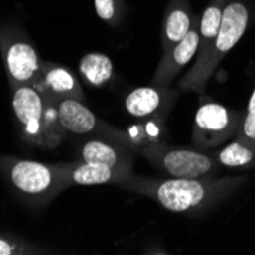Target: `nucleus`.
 Segmentation results:
<instances>
[{
	"label": "nucleus",
	"mask_w": 255,
	"mask_h": 255,
	"mask_svg": "<svg viewBox=\"0 0 255 255\" xmlns=\"http://www.w3.org/2000/svg\"><path fill=\"white\" fill-rule=\"evenodd\" d=\"M58 100L41 94L32 84L14 89L12 109L25 141L52 148L60 144L64 128L58 117Z\"/></svg>",
	"instance_id": "f257e3e1"
},
{
	"label": "nucleus",
	"mask_w": 255,
	"mask_h": 255,
	"mask_svg": "<svg viewBox=\"0 0 255 255\" xmlns=\"http://www.w3.org/2000/svg\"><path fill=\"white\" fill-rule=\"evenodd\" d=\"M0 171L12 188L29 202L43 203L54 199L66 187L63 165L0 156Z\"/></svg>",
	"instance_id": "f03ea898"
},
{
	"label": "nucleus",
	"mask_w": 255,
	"mask_h": 255,
	"mask_svg": "<svg viewBox=\"0 0 255 255\" xmlns=\"http://www.w3.org/2000/svg\"><path fill=\"white\" fill-rule=\"evenodd\" d=\"M136 188L154 197L162 206L173 213H185L199 206L206 197V187L197 179H168L162 182L139 183Z\"/></svg>",
	"instance_id": "7ed1b4c3"
},
{
	"label": "nucleus",
	"mask_w": 255,
	"mask_h": 255,
	"mask_svg": "<svg viewBox=\"0 0 255 255\" xmlns=\"http://www.w3.org/2000/svg\"><path fill=\"white\" fill-rule=\"evenodd\" d=\"M147 156L165 173L177 179H199L210 173L213 168V162L210 157L193 150H151L147 153Z\"/></svg>",
	"instance_id": "20e7f679"
},
{
	"label": "nucleus",
	"mask_w": 255,
	"mask_h": 255,
	"mask_svg": "<svg viewBox=\"0 0 255 255\" xmlns=\"http://www.w3.org/2000/svg\"><path fill=\"white\" fill-rule=\"evenodd\" d=\"M3 60L14 89L25 84H34L41 74L43 63L40 61L34 46L28 41L17 40L9 43L3 51Z\"/></svg>",
	"instance_id": "39448f33"
},
{
	"label": "nucleus",
	"mask_w": 255,
	"mask_h": 255,
	"mask_svg": "<svg viewBox=\"0 0 255 255\" xmlns=\"http://www.w3.org/2000/svg\"><path fill=\"white\" fill-rule=\"evenodd\" d=\"M41 94L51 95L57 100L75 98L83 101L84 95L75 75L69 69L57 64H41V74L32 84Z\"/></svg>",
	"instance_id": "423d86ee"
},
{
	"label": "nucleus",
	"mask_w": 255,
	"mask_h": 255,
	"mask_svg": "<svg viewBox=\"0 0 255 255\" xmlns=\"http://www.w3.org/2000/svg\"><path fill=\"white\" fill-rule=\"evenodd\" d=\"M248 20V8L242 2H231L223 8L220 29L213 43L216 55L214 58L223 57L239 43L246 31Z\"/></svg>",
	"instance_id": "0eeeda50"
},
{
	"label": "nucleus",
	"mask_w": 255,
	"mask_h": 255,
	"mask_svg": "<svg viewBox=\"0 0 255 255\" xmlns=\"http://www.w3.org/2000/svg\"><path fill=\"white\" fill-rule=\"evenodd\" d=\"M200 46V34L199 31L190 29V32L185 35L174 48L171 49V54L162 61L159 66L156 75L153 77V83L157 86H165L168 84L180 69L193 60L197 49Z\"/></svg>",
	"instance_id": "6e6552de"
},
{
	"label": "nucleus",
	"mask_w": 255,
	"mask_h": 255,
	"mask_svg": "<svg viewBox=\"0 0 255 255\" xmlns=\"http://www.w3.org/2000/svg\"><path fill=\"white\" fill-rule=\"evenodd\" d=\"M63 173L66 187H71V185H104L110 182H121L126 170L80 160L63 165Z\"/></svg>",
	"instance_id": "1a4fd4ad"
},
{
	"label": "nucleus",
	"mask_w": 255,
	"mask_h": 255,
	"mask_svg": "<svg viewBox=\"0 0 255 255\" xmlns=\"http://www.w3.org/2000/svg\"><path fill=\"white\" fill-rule=\"evenodd\" d=\"M58 117L63 128L72 134H90L98 130V118L80 100L61 98L58 100Z\"/></svg>",
	"instance_id": "9d476101"
},
{
	"label": "nucleus",
	"mask_w": 255,
	"mask_h": 255,
	"mask_svg": "<svg viewBox=\"0 0 255 255\" xmlns=\"http://www.w3.org/2000/svg\"><path fill=\"white\" fill-rule=\"evenodd\" d=\"M81 160L90 162V164H101L112 168H121L126 170L123 165L124 154L121 150L110 142L101 141V139H89L80 148Z\"/></svg>",
	"instance_id": "9b49d317"
},
{
	"label": "nucleus",
	"mask_w": 255,
	"mask_h": 255,
	"mask_svg": "<svg viewBox=\"0 0 255 255\" xmlns=\"http://www.w3.org/2000/svg\"><path fill=\"white\" fill-rule=\"evenodd\" d=\"M162 104L160 90L154 87H137L126 98V110L134 118L150 117Z\"/></svg>",
	"instance_id": "f8f14e48"
},
{
	"label": "nucleus",
	"mask_w": 255,
	"mask_h": 255,
	"mask_svg": "<svg viewBox=\"0 0 255 255\" xmlns=\"http://www.w3.org/2000/svg\"><path fill=\"white\" fill-rule=\"evenodd\" d=\"M80 72L89 84L101 86L112 78L113 63L104 54L100 52L87 54L80 61Z\"/></svg>",
	"instance_id": "ddd939ff"
},
{
	"label": "nucleus",
	"mask_w": 255,
	"mask_h": 255,
	"mask_svg": "<svg viewBox=\"0 0 255 255\" xmlns=\"http://www.w3.org/2000/svg\"><path fill=\"white\" fill-rule=\"evenodd\" d=\"M229 126L228 110L216 103L203 104L196 113V127L202 133H222Z\"/></svg>",
	"instance_id": "4468645a"
},
{
	"label": "nucleus",
	"mask_w": 255,
	"mask_h": 255,
	"mask_svg": "<svg viewBox=\"0 0 255 255\" xmlns=\"http://www.w3.org/2000/svg\"><path fill=\"white\" fill-rule=\"evenodd\" d=\"M191 29V20L187 11L173 9L165 21V41L167 46L173 49L174 46L187 35Z\"/></svg>",
	"instance_id": "2eb2a0df"
},
{
	"label": "nucleus",
	"mask_w": 255,
	"mask_h": 255,
	"mask_svg": "<svg viewBox=\"0 0 255 255\" xmlns=\"http://www.w3.org/2000/svg\"><path fill=\"white\" fill-rule=\"evenodd\" d=\"M222 14H223V9L217 5H211L203 11L199 34L205 43H211V41L214 43V40L219 34V29H220Z\"/></svg>",
	"instance_id": "dca6fc26"
},
{
	"label": "nucleus",
	"mask_w": 255,
	"mask_h": 255,
	"mask_svg": "<svg viewBox=\"0 0 255 255\" xmlns=\"http://www.w3.org/2000/svg\"><path fill=\"white\" fill-rule=\"evenodd\" d=\"M252 159H254V153L246 145H243L240 142L229 144L219 154L220 164H223L226 167H245V165L251 164Z\"/></svg>",
	"instance_id": "f3484780"
},
{
	"label": "nucleus",
	"mask_w": 255,
	"mask_h": 255,
	"mask_svg": "<svg viewBox=\"0 0 255 255\" xmlns=\"http://www.w3.org/2000/svg\"><path fill=\"white\" fill-rule=\"evenodd\" d=\"M95 11L101 20H112L115 17V0H95Z\"/></svg>",
	"instance_id": "a211bd4d"
},
{
	"label": "nucleus",
	"mask_w": 255,
	"mask_h": 255,
	"mask_svg": "<svg viewBox=\"0 0 255 255\" xmlns=\"http://www.w3.org/2000/svg\"><path fill=\"white\" fill-rule=\"evenodd\" d=\"M243 133L251 141H255V112H248V117L243 124Z\"/></svg>",
	"instance_id": "6ab92c4d"
},
{
	"label": "nucleus",
	"mask_w": 255,
	"mask_h": 255,
	"mask_svg": "<svg viewBox=\"0 0 255 255\" xmlns=\"http://www.w3.org/2000/svg\"><path fill=\"white\" fill-rule=\"evenodd\" d=\"M17 252H18V248L15 243L9 242L8 239L0 237V255H12Z\"/></svg>",
	"instance_id": "aec40b11"
},
{
	"label": "nucleus",
	"mask_w": 255,
	"mask_h": 255,
	"mask_svg": "<svg viewBox=\"0 0 255 255\" xmlns=\"http://www.w3.org/2000/svg\"><path fill=\"white\" fill-rule=\"evenodd\" d=\"M248 112H255V89L251 95V100H249V104H248Z\"/></svg>",
	"instance_id": "412c9836"
}]
</instances>
